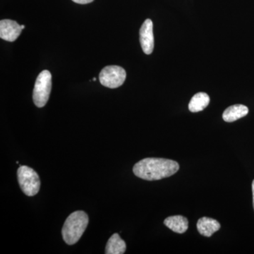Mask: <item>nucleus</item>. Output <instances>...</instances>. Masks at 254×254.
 Returning <instances> with one entry per match:
<instances>
[{
	"instance_id": "obj_1",
	"label": "nucleus",
	"mask_w": 254,
	"mask_h": 254,
	"mask_svg": "<svg viewBox=\"0 0 254 254\" xmlns=\"http://www.w3.org/2000/svg\"><path fill=\"white\" fill-rule=\"evenodd\" d=\"M180 170V165L175 160L169 159L148 158L135 164L133 172L136 177L148 181L160 180L173 176Z\"/></svg>"
},
{
	"instance_id": "obj_2",
	"label": "nucleus",
	"mask_w": 254,
	"mask_h": 254,
	"mask_svg": "<svg viewBox=\"0 0 254 254\" xmlns=\"http://www.w3.org/2000/svg\"><path fill=\"white\" fill-rule=\"evenodd\" d=\"M88 215L84 211L73 212L64 224L62 234L63 240L68 245L77 243L88 225Z\"/></svg>"
},
{
	"instance_id": "obj_3",
	"label": "nucleus",
	"mask_w": 254,
	"mask_h": 254,
	"mask_svg": "<svg viewBox=\"0 0 254 254\" xmlns=\"http://www.w3.org/2000/svg\"><path fill=\"white\" fill-rule=\"evenodd\" d=\"M18 184L23 193L28 196H33L38 193L41 180L38 173L28 166L19 167L17 171Z\"/></svg>"
},
{
	"instance_id": "obj_4",
	"label": "nucleus",
	"mask_w": 254,
	"mask_h": 254,
	"mask_svg": "<svg viewBox=\"0 0 254 254\" xmlns=\"http://www.w3.org/2000/svg\"><path fill=\"white\" fill-rule=\"evenodd\" d=\"M51 89V73L44 70L38 75L33 89V100L38 108H43L48 103Z\"/></svg>"
},
{
	"instance_id": "obj_5",
	"label": "nucleus",
	"mask_w": 254,
	"mask_h": 254,
	"mask_svg": "<svg viewBox=\"0 0 254 254\" xmlns=\"http://www.w3.org/2000/svg\"><path fill=\"white\" fill-rule=\"evenodd\" d=\"M126 77V71L123 67L119 66H106L103 68L99 75L100 83L110 88L121 86Z\"/></svg>"
},
{
	"instance_id": "obj_6",
	"label": "nucleus",
	"mask_w": 254,
	"mask_h": 254,
	"mask_svg": "<svg viewBox=\"0 0 254 254\" xmlns=\"http://www.w3.org/2000/svg\"><path fill=\"white\" fill-rule=\"evenodd\" d=\"M140 43L145 54L150 55L154 49L153 26L151 20L146 19L140 29Z\"/></svg>"
},
{
	"instance_id": "obj_7",
	"label": "nucleus",
	"mask_w": 254,
	"mask_h": 254,
	"mask_svg": "<svg viewBox=\"0 0 254 254\" xmlns=\"http://www.w3.org/2000/svg\"><path fill=\"white\" fill-rule=\"evenodd\" d=\"M21 27L16 21L10 19L0 21V38L6 41H16L21 33Z\"/></svg>"
},
{
	"instance_id": "obj_8",
	"label": "nucleus",
	"mask_w": 254,
	"mask_h": 254,
	"mask_svg": "<svg viewBox=\"0 0 254 254\" xmlns=\"http://www.w3.org/2000/svg\"><path fill=\"white\" fill-rule=\"evenodd\" d=\"M220 228V224L215 219L203 217L200 218L197 222L198 232L205 237H211L215 232L218 231Z\"/></svg>"
},
{
	"instance_id": "obj_9",
	"label": "nucleus",
	"mask_w": 254,
	"mask_h": 254,
	"mask_svg": "<svg viewBox=\"0 0 254 254\" xmlns=\"http://www.w3.org/2000/svg\"><path fill=\"white\" fill-rule=\"evenodd\" d=\"M249 109L244 105H234L229 107L222 115V118L226 123H233L240 119L247 116Z\"/></svg>"
},
{
	"instance_id": "obj_10",
	"label": "nucleus",
	"mask_w": 254,
	"mask_h": 254,
	"mask_svg": "<svg viewBox=\"0 0 254 254\" xmlns=\"http://www.w3.org/2000/svg\"><path fill=\"white\" fill-rule=\"evenodd\" d=\"M164 224L172 231L179 234L185 233L189 227L188 220L182 215L168 217L165 219Z\"/></svg>"
},
{
	"instance_id": "obj_11",
	"label": "nucleus",
	"mask_w": 254,
	"mask_h": 254,
	"mask_svg": "<svg viewBox=\"0 0 254 254\" xmlns=\"http://www.w3.org/2000/svg\"><path fill=\"white\" fill-rule=\"evenodd\" d=\"M127 245L118 234H114L110 237L105 248L106 254H123L126 252Z\"/></svg>"
},
{
	"instance_id": "obj_12",
	"label": "nucleus",
	"mask_w": 254,
	"mask_h": 254,
	"mask_svg": "<svg viewBox=\"0 0 254 254\" xmlns=\"http://www.w3.org/2000/svg\"><path fill=\"white\" fill-rule=\"evenodd\" d=\"M210 103V97L205 93H196L193 95L189 104V109L191 113H198L208 106Z\"/></svg>"
},
{
	"instance_id": "obj_13",
	"label": "nucleus",
	"mask_w": 254,
	"mask_h": 254,
	"mask_svg": "<svg viewBox=\"0 0 254 254\" xmlns=\"http://www.w3.org/2000/svg\"><path fill=\"white\" fill-rule=\"evenodd\" d=\"M72 1L77 3V4H86L92 2L94 0H72Z\"/></svg>"
},
{
	"instance_id": "obj_14",
	"label": "nucleus",
	"mask_w": 254,
	"mask_h": 254,
	"mask_svg": "<svg viewBox=\"0 0 254 254\" xmlns=\"http://www.w3.org/2000/svg\"><path fill=\"white\" fill-rule=\"evenodd\" d=\"M252 193H253V205L254 209V180L253 182H252Z\"/></svg>"
},
{
	"instance_id": "obj_15",
	"label": "nucleus",
	"mask_w": 254,
	"mask_h": 254,
	"mask_svg": "<svg viewBox=\"0 0 254 254\" xmlns=\"http://www.w3.org/2000/svg\"><path fill=\"white\" fill-rule=\"evenodd\" d=\"M21 29H23V28H25V26H23V25H22V26H21Z\"/></svg>"
},
{
	"instance_id": "obj_16",
	"label": "nucleus",
	"mask_w": 254,
	"mask_h": 254,
	"mask_svg": "<svg viewBox=\"0 0 254 254\" xmlns=\"http://www.w3.org/2000/svg\"><path fill=\"white\" fill-rule=\"evenodd\" d=\"M93 81H96V78H93Z\"/></svg>"
}]
</instances>
